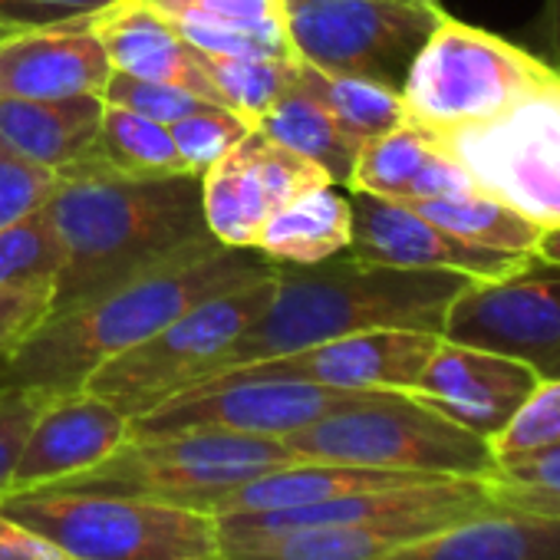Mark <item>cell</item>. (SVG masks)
I'll list each match as a JSON object with an SVG mask.
<instances>
[{
    "instance_id": "obj_1",
    "label": "cell",
    "mask_w": 560,
    "mask_h": 560,
    "mask_svg": "<svg viewBox=\"0 0 560 560\" xmlns=\"http://www.w3.org/2000/svg\"><path fill=\"white\" fill-rule=\"evenodd\" d=\"M44 211L67 254L50 314L80 307L142 273L221 244L205 224L201 178L188 172L159 178L70 175Z\"/></svg>"
},
{
    "instance_id": "obj_2",
    "label": "cell",
    "mask_w": 560,
    "mask_h": 560,
    "mask_svg": "<svg viewBox=\"0 0 560 560\" xmlns=\"http://www.w3.org/2000/svg\"><path fill=\"white\" fill-rule=\"evenodd\" d=\"M273 260L247 247H205L63 314H50L0 357V386L77 393L119 353L159 334L185 311L273 273Z\"/></svg>"
},
{
    "instance_id": "obj_3",
    "label": "cell",
    "mask_w": 560,
    "mask_h": 560,
    "mask_svg": "<svg viewBox=\"0 0 560 560\" xmlns=\"http://www.w3.org/2000/svg\"><path fill=\"white\" fill-rule=\"evenodd\" d=\"M468 280L452 270L370 264L347 250L320 264H277L270 304L231 343L214 373L363 330H429L442 337L445 311Z\"/></svg>"
},
{
    "instance_id": "obj_4",
    "label": "cell",
    "mask_w": 560,
    "mask_h": 560,
    "mask_svg": "<svg viewBox=\"0 0 560 560\" xmlns=\"http://www.w3.org/2000/svg\"><path fill=\"white\" fill-rule=\"evenodd\" d=\"M304 462L380 468L419 478H485L491 445L409 393H373L280 439Z\"/></svg>"
},
{
    "instance_id": "obj_5",
    "label": "cell",
    "mask_w": 560,
    "mask_h": 560,
    "mask_svg": "<svg viewBox=\"0 0 560 560\" xmlns=\"http://www.w3.org/2000/svg\"><path fill=\"white\" fill-rule=\"evenodd\" d=\"M0 511L37 527L77 560H185L221 553L208 511L70 488L0 494Z\"/></svg>"
},
{
    "instance_id": "obj_6",
    "label": "cell",
    "mask_w": 560,
    "mask_h": 560,
    "mask_svg": "<svg viewBox=\"0 0 560 560\" xmlns=\"http://www.w3.org/2000/svg\"><path fill=\"white\" fill-rule=\"evenodd\" d=\"M301 462L280 439L214 429L129 435L109 458L47 488L109 491L208 511L244 481Z\"/></svg>"
},
{
    "instance_id": "obj_7",
    "label": "cell",
    "mask_w": 560,
    "mask_h": 560,
    "mask_svg": "<svg viewBox=\"0 0 560 560\" xmlns=\"http://www.w3.org/2000/svg\"><path fill=\"white\" fill-rule=\"evenodd\" d=\"M550 73L534 50L445 11L412 57L399 96L406 119L442 139L501 116Z\"/></svg>"
},
{
    "instance_id": "obj_8",
    "label": "cell",
    "mask_w": 560,
    "mask_h": 560,
    "mask_svg": "<svg viewBox=\"0 0 560 560\" xmlns=\"http://www.w3.org/2000/svg\"><path fill=\"white\" fill-rule=\"evenodd\" d=\"M270 298L273 273L247 288L211 298L165 324L149 340L103 363L83 389L113 402L129 419H139L159 402L211 376L231 343L264 314Z\"/></svg>"
},
{
    "instance_id": "obj_9",
    "label": "cell",
    "mask_w": 560,
    "mask_h": 560,
    "mask_svg": "<svg viewBox=\"0 0 560 560\" xmlns=\"http://www.w3.org/2000/svg\"><path fill=\"white\" fill-rule=\"evenodd\" d=\"M439 139V136H435ZM468 178L530 224H560V73L501 116L439 139Z\"/></svg>"
},
{
    "instance_id": "obj_10",
    "label": "cell",
    "mask_w": 560,
    "mask_h": 560,
    "mask_svg": "<svg viewBox=\"0 0 560 560\" xmlns=\"http://www.w3.org/2000/svg\"><path fill=\"white\" fill-rule=\"evenodd\" d=\"M442 0H284L294 57L327 73H360L402 86Z\"/></svg>"
},
{
    "instance_id": "obj_11",
    "label": "cell",
    "mask_w": 560,
    "mask_h": 560,
    "mask_svg": "<svg viewBox=\"0 0 560 560\" xmlns=\"http://www.w3.org/2000/svg\"><path fill=\"white\" fill-rule=\"evenodd\" d=\"M366 396L373 393L330 389L301 380L214 373L182 389L178 396L159 402L145 416L132 419L129 435L214 429V432H237V435L284 439L337 409L363 402Z\"/></svg>"
},
{
    "instance_id": "obj_12",
    "label": "cell",
    "mask_w": 560,
    "mask_h": 560,
    "mask_svg": "<svg viewBox=\"0 0 560 560\" xmlns=\"http://www.w3.org/2000/svg\"><path fill=\"white\" fill-rule=\"evenodd\" d=\"M442 337L560 376V267L530 260L498 280H468L452 298Z\"/></svg>"
},
{
    "instance_id": "obj_13",
    "label": "cell",
    "mask_w": 560,
    "mask_h": 560,
    "mask_svg": "<svg viewBox=\"0 0 560 560\" xmlns=\"http://www.w3.org/2000/svg\"><path fill=\"white\" fill-rule=\"evenodd\" d=\"M334 178L311 159L250 129L201 175V211L214 241L247 250L260 224L284 205Z\"/></svg>"
},
{
    "instance_id": "obj_14",
    "label": "cell",
    "mask_w": 560,
    "mask_h": 560,
    "mask_svg": "<svg viewBox=\"0 0 560 560\" xmlns=\"http://www.w3.org/2000/svg\"><path fill=\"white\" fill-rule=\"evenodd\" d=\"M439 340L429 330H363L221 373L301 380L350 393H412Z\"/></svg>"
},
{
    "instance_id": "obj_15",
    "label": "cell",
    "mask_w": 560,
    "mask_h": 560,
    "mask_svg": "<svg viewBox=\"0 0 560 560\" xmlns=\"http://www.w3.org/2000/svg\"><path fill=\"white\" fill-rule=\"evenodd\" d=\"M350 208H353V237L347 254L370 264L406 267V270H452L471 280H498L524 270L534 260L530 254L494 250L462 241L402 201L350 191Z\"/></svg>"
},
{
    "instance_id": "obj_16",
    "label": "cell",
    "mask_w": 560,
    "mask_h": 560,
    "mask_svg": "<svg viewBox=\"0 0 560 560\" xmlns=\"http://www.w3.org/2000/svg\"><path fill=\"white\" fill-rule=\"evenodd\" d=\"M537 383L540 376L521 360L442 337L409 396L491 442Z\"/></svg>"
},
{
    "instance_id": "obj_17",
    "label": "cell",
    "mask_w": 560,
    "mask_h": 560,
    "mask_svg": "<svg viewBox=\"0 0 560 560\" xmlns=\"http://www.w3.org/2000/svg\"><path fill=\"white\" fill-rule=\"evenodd\" d=\"M129 432L132 419L113 402L93 396L90 389L60 393L44 406L27 435L11 491L47 488L83 475L109 458Z\"/></svg>"
},
{
    "instance_id": "obj_18",
    "label": "cell",
    "mask_w": 560,
    "mask_h": 560,
    "mask_svg": "<svg viewBox=\"0 0 560 560\" xmlns=\"http://www.w3.org/2000/svg\"><path fill=\"white\" fill-rule=\"evenodd\" d=\"M93 21L0 37V100L100 96L113 63Z\"/></svg>"
},
{
    "instance_id": "obj_19",
    "label": "cell",
    "mask_w": 560,
    "mask_h": 560,
    "mask_svg": "<svg viewBox=\"0 0 560 560\" xmlns=\"http://www.w3.org/2000/svg\"><path fill=\"white\" fill-rule=\"evenodd\" d=\"M347 188L416 205L458 198L475 191L478 185L432 132L406 119L396 129L360 145Z\"/></svg>"
},
{
    "instance_id": "obj_20",
    "label": "cell",
    "mask_w": 560,
    "mask_h": 560,
    "mask_svg": "<svg viewBox=\"0 0 560 560\" xmlns=\"http://www.w3.org/2000/svg\"><path fill=\"white\" fill-rule=\"evenodd\" d=\"M93 27L106 47L113 70L152 83H168L188 90L205 103L224 106L218 86L201 63V54L178 34L168 18L155 14L142 0H116L93 21Z\"/></svg>"
},
{
    "instance_id": "obj_21",
    "label": "cell",
    "mask_w": 560,
    "mask_h": 560,
    "mask_svg": "<svg viewBox=\"0 0 560 560\" xmlns=\"http://www.w3.org/2000/svg\"><path fill=\"white\" fill-rule=\"evenodd\" d=\"M168 18L198 54L298 60L284 0H142Z\"/></svg>"
},
{
    "instance_id": "obj_22",
    "label": "cell",
    "mask_w": 560,
    "mask_h": 560,
    "mask_svg": "<svg viewBox=\"0 0 560 560\" xmlns=\"http://www.w3.org/2000/svg\"><path fill=\"white\" fill-rule=\"evenodd\" d=\"M380 560H560V521L494 508L416 537Z\"/></svg>"
},
{
    "instance_id": "obj_23",
    "label": "cell",
    "mask_w": 560,
    "mask_h": 560,
    "mask_svg": "<svg viewBox=\"0 0 560 560\" xmlns=\"http://www.w3.org/2000/svg\"><path fill=\"white\" fill-rule=\"evenodd\" d=\"M103 106L96 93L67 100H0V139L63 178L90 162Z\"/></svg>"
},
{
    "instance_id": "obj_24",
    "label": "cell",
    "mask_w": 560,
    "mask_h": 560,
    "mask_svg": "<svg viewBox=\"0 0 560 560\" xmlns=\"http://www.w3.org/2000/svg\"><path fill=\"white\" fill-rule=\"evenodd\" d=\"M419 475H399V471H380V468H357V465H334V462H291L270 468L231 494H224L211 514H267V511H288V508H307L320 504L340 494H353L363 488H383L399 481H416Z\"/></svg>"
},
{
    "instance_id": "obj_25",
    "label": "cell",
    "mask_w": 560,
    "mask_h": 560,
    "mask_svg": "<svg viewBox=\"0 0 560 560\" xmlns=\"http://www.w3.org/2000/svg\"><path fill=\"white\" fill-rule=\"evenodd\" d=\"M350 195L337 191V185H327L273 211L260 224L254 250H260L273 264H320L327 257L343 254L350 247Z\"/></svg>"
},
{
    "instance_id": "obj_26",
    "label": "cell",
    "mask_w": 560,
    "mask_h": 560,
    "mask_svg": "<svg viewBox=\"0 0 560 560\" xmlns=\"http://www.w3.org/2000/svg\"><path fill=\"white\" fill-rule=\"evenodd\" d=\"M254 129L280 145H288L291 152L317 162L334 178V185L350 182L360 142L298 83V77L270 103V109L257 119Z\"/></svg>"
},
{
    "instance_id": "obj_27",
    "label": "cell",
    "mask_w": 560,
    "mask_h": 560,
    "mask_svg": "<svg viewBox=\"0 0 560 560\" xmlns=\"http://www.w3.org/2000/svg\"><path fill=\"white\" fill-rule=\"evenodd\" d=\"M86 172L159 178V175H182L185 165L178 159L168 126L145 119L139 113L119 109V106H103V122H100L93 155L83 168L70 175H86Z\"/></svg>"
},
{
    "instance_id": "obj_28",
    "label": "cell",
    "mask_w": 560,
    "mask_h": 560,
    "mask_svg": "<svg viewBox=\"0 0 560 560\" xmlns=\"http://www.w3.org/2000/svg\"><path fill=\"white\" fill-rule=\"evenodd\" d=\"M298 83L363 145L399 122H406V106L399 86H389L360 73H327L298 60Z\"/></svg>"
},
{
    "instance_id": "obj_29",
    "label": "cell",
    "mask_w": 560,
    "mask_h": 560,
    "mask_svg": "<svg viewBox=\"0 0 560 560\" xmlns=\"http://www.w3.org/2000/svg\"><path fill=\"white\" fill-rule=\"evenodd\" d=\"M422 218L435 221L439 228L452 231L462 241L494 247V250H514V254H530L540 237V228L530 224L524 214L508 208L504 201L485 195L481 188L458 195V198H439V201H416L409 205Z\"/></svg>"
},
{
    "instance_id": "obj_30",
    "label": "cell",
    "mask_w": 560,
    "mask_h": 560,
    "mask_svg": "<svg viewBox=\"0 0 560 560\" xmlns=\"http://www.w3.org/2000/svg\"><path fill=\"white\" fill-rule=\"evenodd\" d=\"M481 481L494 508L560 521V445L494 462Z\"/></svg>"
},
{
    "instance_id": "obj_31",
    "label": "cell",
    "mask_w": 560,
    "mask_h": 560,
    "mask_svg": "<svg viewBox=\"0 0 560 560\" xmlns=\"http://www.w3.org/2000/svg\"><path fill=\"white\" fill-rule=\"evenodd\" d=\"M201 63L218 86L228 109L244 116L250 126L270 109V103L284 93L298 77V60H273V57H218L201 54Z\"/></svg>"
},
{
    "instance_id": "obj_32",
    "label": "cell",
    "mask_w": 560,
    "mask_h": 560,
    "mask_svg": "<svg viewBox=\"0 0 560 560\" xmlns=\"http://www.w3.org/2000/svg\"><path fill=\"white\" fill-rule=\"evenodd\" d=\"M63 257V241L44 208L0 228V284H57Z\"/></svg>"
},
{
    "instance_id": "obj_33",
    "label": "cell",
    "mask_w": 560,
    "mask_h": 560,
    "mask_svg": "<svg viewBox=\"0 0 560 560\" xmlns=\"http://www.w3.org/2000/svg\"><path fill=\"white\" fill-rule=\"evenodd\" d=\"M254 126L237 116L234 109L228 106H214V103H205L198 106L195 113L175 119L168 126L172 132V142L178 149V159L185 165L188 175H205L224 152H231Z\"/></svg>"
},
{
    "instance_id": "obj_34",
    "label": "cell",
    "mask_w": 560,
    "mask_h": 560,
    "mask_svg": "<svg viewBox=\"0 0 560 560\" xmlns=\"http://www.w3.org/2000/svg\"><path fill=\"white\" fill-rule=\"evenodd\" d=\"M494 462L560 445V376L540 380L511 422L488 442Z\"/></svg>"
},
{
    "instance_id": "obj_35",
    "label": "cell",
    "mask_w": 560,
    "mask_h": 560,
    "mask_svg": "<svg viewBox=\"0 0 560 560\" xmlns=\"http://www.w3.org/2000/svg\"><path fill=\"white\" fill-rule=\"evenodd\" d=\"M60 182L54 168L24 159L0 139V228L40 211L57 195Z\"/></svg>"
},
{
    "instance_id": "obj_36",
    "label": "cell",
    "mask_w": 560,
    "mask_h": 560,
    "mask_svg": "<svg viewBox=\"0 0 560 560\" xmlns=\"http://www.w3.org/2000/svg\"><path fill=\"white\" fill-rule=\"evenodd\" d=\"M100 100L106 106H119L129 113H139L145 119H155L162 126H172L175 119L195 113L198 106H205V100L191 96L188 90L168 86V83H152V80H139L129 73L113 70L106 86L100 90Z\"/></svg>"
},
{
    "instance_id": "obj_37",
    "label": "cell",
    "mask_w": 560,
    "mask_h": 560,
    "mask_svg": "<svg viewBox=\"0 0 560 560\" xmlns=\"http://www.w3.org/2000/svg\"><path fill=\"white\" fill-rule=\"evenodd\" d=\"M54 393L31 386H0V494L11 491L24 442Z\"/></svg>"
},
{
    "instance_id": "obj_38",
    "label": "cell",
    "mask_w": 560,
    "mask_h": 560,
    "mask_svg": "<svg viewBox=\"0 0 560 560\" xmlns=\"http://www.w3.org/2000/svg\"><path fill=\"white\" fill-rule=\"evenodd\" d=\"M116 0H0V37L93 21Z\"/></svg>"
},
{
    "instance_id": "obj_39",
    "label": "cell",
    "mask_w": 560,
    "mask_h": 560,
    "mask_svg": "<svg viewBox=\"0 0 560 560\" xmlns=\"http://www.w3.org/2000/svg\"><path fill=\"white\" fill-rule=\"evenodd\" d=\"M54 307V284H0V357L37 330Z\"/></svg>"
},
{
    "instance_id": "obj_40",
    "label": "cell",
    "mask_w": 560,
    "mask_h": 560,
    "mask_svg": "<svg viewBox=\"0 0 560 560\" xmlns=\"http://www.w3.org/2000/svg\"><path fill=\"white\" fill-rule=\"evenodd\" d=\"M0 560H77L37 527L0 511Z\"/></svg>"
},
{
    "instance_id": "obj_41",
    "label": "cell",
    "mask_w": 560,
    "mask_h": 560,
    "mask_svg": "<svg viewBox=\"0 0 560 560\" xmlns=\"http://www.w3.org/2000/svg\"><path fill=\"white\" fill-rule=\"evenodd\" d=\"M530 37L537 44V57L560 73V0H544L537 21L530 24Z\"/></svg>"
},
{
    "instance_id": "obj_42",
    "label": "cell",
    "mask_w": 560,
    "mask_h": 560,
    "mask_svg": "<svg viewBox=\"0 0 560 560\" xmlns=\"http://www.w3.org/2000/svg\"><path fill=\"white\" fill-rule=\"evenodd\" d=\"M534 260L560 267V224L540 231V237H537V244H534Z\"/></svg>"
},
{
    "instance_id": "obj_43",
    "label": "cell",
    "mask_w": 560,
    "mask_h": 560,
    "mask_svg": "<svg viewBox=\"0 0 560 560\" xmlns=\"http://www.w3.org/2000/svg\"><path fill=\"white\" fill-rule=\"evenodd\" d=\"M185 560H228L224 553H214V557H185Z\"/></svg>"
}]
</instances>
